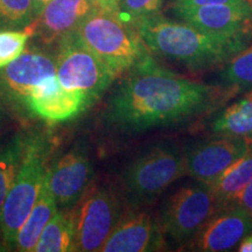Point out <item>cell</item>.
Here are the masks:
<instances>
[{
	"mask_svg": "<svg viewBox=\"0 0 252 252\" xmlns=\"http://www.w3.org/2000/svg\"><path fill=\"white\" fill-rule=\"evenodd\" d=\"M122 0H94V5L97 8L103 9V11L109 12V13L117 14L119 12V6H121Z\"/></svg>",
	"mask_w": 252,
	"mask_h": 252,
	"instance_id": "83f0119b",
	"label": "cell"
},
{
	"mask_svg": "<svg viewBox=\"0 0 252 252\" xmlns=\"http://www.w3.org/2000/svg\"><path fill=\"white\" fill-rule=\"evenodd\" d=\"M49 1L50 0H33V5H34V9H35L36 17L41 13V11H42L43 7H45Z\"/></svg>",
	"mask_w": 252,
	"mask_h": 252,
	"instance_id": "f546056e",
	"label": "cell"
},
{
	"mask_svg": "<svg viewBox=\"0 0 252 252\" xmlns=\"http://www.w3.org/2000/svg\"><path fill=\"white\" fill-rule=\"evenodd\" d=\"M75 251V228L72 208L58 210L43 229L34 252Z\"/></svg>",
	"mask_w": 252,
	"mask_h": 252,
	"instance_id": "d6986e66",
	"label": "cell"
},
{
	"mask_svg": "<svg viewBox=\"0 0 252 252\" xmlns=\"http://www.w3.org/2000/svg\"><path fill=\"white\" fill-rule=\"evenodd\" d=\"M58 210L59 206L54 196L50 193L47 176H45L39 197L24 224L19 229L15 236L13 248L21 252L34 251L43 229L53 219V216L58 213Z\"/></svg>",
	"mask_w": 252,
	"mask_h": 252,
	"instance_id": "e0dca14e",
	"label": "cell"
},
{
	"mask_svg": "<svg viewBox=\"0 0 252 252\" xmlns=\"http://www.w3.org/2000/svg\"><path fill=\"white\" fill-rule=\"evenodd\" d=\"M135 28L147 48L193 71L224 65L248 42L247 36L206 33L160 14L140 21Z\"/></svg>",
	"mask_w": 252,
	"mask_h": 252,
	"instance_id": "7a4b0ae2",
	"label": "cell"
},
{
	"mask_svg": "<svg viewBox=\"0 0 252 252\" xmlns=\"http://www.w3.org/2000/svg\"><path fill=\"white\" fill-rule=\"evenodd\" d=\"M216 4L249 6L247 2H245V0H173V7H174V9L186 7H197V6Z\"/></svg>",
	"mask_w": 252,
	"mask_h": 252,
	"instance_id": "484cf974",
	"label": "cell"
},
{
	"mask_svg": "<svg viewBox=\"0 0 252 252\" xmlns=\"http://www.w3.org/2000/svg\"><path fill=\"white\" fill-rule=\"evenodd\" d=\"M24 104L36 117L53 123L76 117L91 105L86 94L64 89L56 76L36 87Z\"/></svg>",
	"mask_w": 252,
	"mask_h": 252,
	"instance_id": "9a60e30c",
	"label": "cell"
},
{
	"mask_svg": "<svg viewBox=\"0 0 252 252\" xmlns=\"http://www.w3.org/2000/svg\"><path fill=\"white\" fill-rule=\"evenodd\" d=\"M251 145L242 138L226 135L197 144L184 153L187 175L213 186L228 167L249 152Z\"/></svg>",
	"mask_w": 252,
	"mask_h": 252,
	"instance_id": "8fae6325",
	"label": "cell"
},
{
	"mask_svg": "<svg viewBox=\"0 0 252 252\" xmlns=\"http://www.w3.org/2000/svg\"><path fill=\"white\" fill-rule=\"evenodd\" d=\"M220 78L225 86L236 89L252 88V46L232 56L224 64Z\"/></svg>",
	"mask_w": 252,
	"mask_h": 252,
	"instance_id": "7402d4cb",
	"label": "cell"
},
{
	"mask_svg": "<svg viewBox=\"0 0 252 252\" xmlns=\"http://www.w3.org/2000/svg\"><path fill=\"white\" fill-rule=\"evenodd\" d=\"M245 2H247V4L250 6V7H252V0H245Z\"/></svg>",
	"mask_w": 252,
	"mask_h": 252,
	"instance_id": "4dcf8cb0",
	"label": "cell"
},
{
	"mask_svg": "<svg viewBox=\"0 0 252 252\" xmlns=\"http://www.w3.org/2000/svg\"><path fill=\"white\" fill-rule=\"evenodd\" d=\"M35 19L33 0H0V30H25Z\"/></svg>",
	"mask_w": 252,
	"mask_h": 252,
	"instance_id": "603a6c76",
	"label": "cell"
},
{
	"mask_svg": "<svg viewBox=\"0 0 252 252\" xmlns=\"http://www.w3.org/2000/svg\"><path fill=\"white\" fill-rule=\"evenodd\" d=\"M25 144L26 137L17 134L7 144L0 147V214L20 168Z\"/></svg>",
	"mask_w": 252,
	"mask_h": 252,
	"instance_id": "44dd1931",
	"label": "cell"
},
{
	"mask_svg": "<svg viewBox=\"0 0 252 252\" xmlns=\"http://www.w3.org/2000/svg\"><path fill=\"white\" fill-rule=\"evenodd\" d=\"M46 176L59 209L74 207L91 186L93 167L87 147L72 146L49 167Z\"/></svg>",
	"mask_w": 252,
	"mask_h": 252,
	"instance_id": "9c48e42d",
	"label": "cell"
},
{
	"mask_svg": "<svg viewBox=\"0 0 252 252\" xmlns=\"http://www.w3.org/2000/svg\"><path fill=\"white\" fill-rule=\"evenodd\" d=\"M48 144L41 135L26 137L18 175L9 189L0 214V231L4 242L13 247L19 229L33 209L48 171Z\"/></svg>",
	"mask_w": 252,
	"mask_h": 252,
	"instance_id": "277c9868",
	"label": "cell"
},
{
	"mask_svg": "<svg viewBox=\"0 0 252 252\" xmlns=\"http://www.w3.org/2000/svg\"><path fill=\"white\" fill-rule=\"evenodd\" d=\"M252 180V145L247 154L239 158L217 179L212 188L217 209L229 206Z\"/></svg>",
	"mask_w": 252,
	"mask_h": 252,
	"instance_id": "ac0fdd59",
	"label": "cell"
},
{
	"mask_svg": "<svg viewBox=\"0 0 252 252\" xmlns=\"http://www.w3.org/2000/svg\"><path fill=\"white\" fill-rule=\"evenodd\" d=\"M214 102V90L162 67L149 55L113 90L104 121L123 133L179 124L206 112Z\"/></svg>",
	"mask_w": 252,
	"mask_h": 252,
	"instance_id": "6da1fadb",
	"label": "cell"
},
{
	"mask_svg": "<svg viewBox=\"0 0 252 252\" xmlns=\"http://www.w3.org/2000/svg\"><path fill=\"white\" fill-rule=\"evenodd\" d=\"M217 210L210 186L194 182L181 186L163 201L160 226L176 244H187Z\"/></svg>",
	"mask_w": 252,
	"mask_h": 252,
	"instance_id": "52a82bcc",
	"label": "cell"
},
{
	"mask_svg": "<svg viewBox=\"0 0 252 252\" xmlns=\"http://www.w3.org/2000/svg\"><path fill=\"white\" fill-rule=\"evenodd\" d=\"M187 174L185 154L173 144L151 147L123 175L125 196L133 207L154 202L173 182Z\"/></svg>",
	"mask_w": 252,
	"mask_h": 252,
	"instance_id": "5b68a950",
	"label": "cell"
},
{
	"mask_svg": "<svg viewBox=\"0 0 252 252\" xmlns=\"http://www.w3.org/2000/svg\"><path fill=\"white\" fill-rule=\"evenodd\" d=\"M252 232V217L236 204L217 209L187 243L188 250L230 251Z\"/></svg>",
	"mask_w": 252,
	"mask_h": 252,
	"instance_id": "7c38bea8",
	"label": "cell"
},
{
	"mask_svg": "<svg viewBox=\"0 0 252 252\" xmlns=\"http://www.w3.org/2000/svg\"><path fill=\"white\" fill-rule=\"evenodd\" d=\"M0 118H1V113H0Z\"/></svg>",
	"mask_w": 252,
	"mask_h": 252,
	"instance_id": "1f68e13d",
	"label": "cell"
},
{
	"mask_svg": "<svg viewBox=\"0 0 252 252\" xmlns=\"http://www.w3.org/2000/svg\"><path fill=\"white\" fill-rule=\"evenodd\" d=\"M230 204H236L252 217V180L245 186L243 190L236 196L235 200Z\"/></svg>",
	"mask_w": 252,
	"mask_h": 252,
	"instance_id": "4316f807",
	"label": "cell"
},
{
	"mask_svg": "<svg viewBox=\"0 0 252 252\" xmlns=\"http://www.w3.org/2000/svg\"><path fill=\"white\" fill-rule=\"evenodd\" d=\"M96 8L94 0H50L28 28L42 42H59Z\"/></svg>",
	"mask_w": 252,
	"mask_h": 252,
	"instance_id": "2e32d148",
	"label": "cell"
},
{
	"mask_svg": "<svg viewBox=\"0 0 252 252\" xmlns=\"http://www.w3.org/2000/svg\"><path fill=\"white\" fill-rule=\"evenodd\" d=\"M217 134L237 137L252 144V93L226 108L212 124Z\"/></svg>",
	"mask_w": 252,
	"mask_h": 252,
	"instance_id": "ffe728a7",
	"label": "cell"
},
{
	"mask_svg": "<svg viewBox=\"0 0 252 252\" xmlns=\"http://www.w3.org/2000/svg\"><path fill=\"white\" fill-rule=\"evenodd\" d=\"M165 247V234L160 223L147 213L130 212L121 216L100 251L149 252Z\"/></svg>",
	"mask_w": 252,
	"mask_h": 252,
	"instance_id": "4fadbf2b",
	"label": "cell"
},
{
	"mask_svg": "<svg viewBox=\"0 0 252 252\" xmlns=\"http://www.w3.org/2000/svg\"><path fill=\"white\" fill-rule=\"evenodd\" d=\"M32 34L28 27L24 31L0 30V69L23 54Z\"/></svg>",
	"mask_w": 252,
	"mask_h": 252,
	"instance_id": "cb8c5ba5",
	"label": "cell"
},
{
	"mask_svg": "<svg viewBox=\"0 0 252 252\" xmlns=\"http://www.w3.org/2000/svg\"><path fill=\"white\" fill-rule=\"evenodd\" d=\"M185 23L210 34L247 36L252 33V7L230 4L174 9Z\"/></svg>",
	"mask_w": 252,
	"mask_h": 252,
	"instance_id": "5bb4252c",
	"label": "cell"
},
{
	"mask_svg": "<svg viewBox=\"0 0 252 252\" xmlns=\"http://www.w3.org/2000/svg\"><path fill=\"white\" fill-rule=\"evenodd\" d=\"M76 33L117 77L150 55L137 28L103 9L96 8L88 15Z\"/></svg>",
	"mask_w": 252,
	"mask_h": 252,
	"instance_id": "3957f363",
	"label": "cell"
},
{
	"mask_svg": "<svg viewBox=\"0 0 252 252\" xmlns=\"http://www.w3.org/2000/svg\"><path fill=\"white\" fill-rule=\"evenodd\" d=\"M75 251H100L121 219V204L104 186H90L72 207Z\"/></svg>",
	"mask_w": 252,
	"mask_h": 252,
	"instance_id": "ba28073f",
	"label": "cell"
},
{
	"mask_svg": "<svg viewBox=\"0 0 252 252\" xmlns=\"http://www.w3.org/2000/svg\"><path fill=\"white\" fill-rule=\"evenodd\" d=\"M56 76V56L40 48L24 50L20 56L0 69V93L7 99L25 103L40 84Z\"/></svg>",
	"mask_w": 252,
	"mask_h": 252,
	"instance_id": "30bf717a",
	"label": "cell"
},
{
	"mask_svg": "<svg viewBox=\"0 0 252 252\" xmlns=\"http://www.w3.org/2000/svg\"><path fill=\"white\" fill-rule=\"evenodd\" d=\"M236 250L239 252H252V232L239 242Z\"/></svg>",
	"mask_w": 252,
	"mask_h": 252,
	"instance_id": "f1b7e54d",
	"label": "cell"
},
{
	"mask_svg": "<svg viewBox=\"0 0 252 252\" xmlns=\"http://www.w3.org/2000/svg\"><path fill=\"white\" fill-rule=\"evenodd\" d=\"M56 78L64 89L81 91L94 104L111 87L117 75L74 31L59 40Z\"/></svg>",
	"mask_w": 252,
	"mask_h": 252,
	"instance_id": "8992f818",
	"label": "cell"
},
{
	"mask_svg": "<svg viewBox=\"0 0 252 252\" xmlns=\"http://www.w3.org/2000/svg\"><path fill=\"white\" fill-rule=\"evenodd\" d=\"M162 2L163 0H122L118 17L135 27L145 19L159 14Z\"/></svg>",
	"mask_w": 252,
	"mask_h": 252,
	"instance_id": "d4e9b609",
	"label": "cell"
}]
</instances>
